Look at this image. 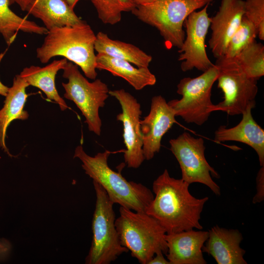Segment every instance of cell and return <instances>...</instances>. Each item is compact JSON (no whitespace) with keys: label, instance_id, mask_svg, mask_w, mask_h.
Returning a JSON list of instances; mask_svg holds the SVG:
<instances>
[{"label":"cell","instance_id":"cell-21","mask_svg":"<svg viewBox=\"0 0 264 264\" xmlns=\"http://www.w3.org/2000/svg\"><path fill=\"white\" fill-rule=\"evenodd\" d=\"M67 62V60L64 58L54 60L44 67L31 66L24 68L20 75L29 86L40 89L47 99L55 102L62 110H65L68 106L58 92L55 79L58 71L63 69Z\"/></svg>","mask_w":264,"mask_h":264},{"label":"cell","instance_id":"cell-27","mask_svg":"<svg viewBox=\"0 0 264 264\" xmlns=\"http://www.w3.org/2000/svg\"><path fill=\"white\" fill-rule=\"evenodd\" d=\"M244 16L255 26L257 36L264 40V0H246Z\"/></svg>","mask_w":264,"mask_h":264},{"label":"cell","instance_id":"cell-20","mask_svg":"<svg viewBox=\"0 0 264 264\" xmlns=\"http://www.w3.org/2000/svg\"><path fill=\"white\" fill-rule=\"evenodd\" d=\"M96 63V69L108 71L113 76L124 79L136 90L153 86L156 82L155 76L148 67H135L125 60L97 53Z\"/></svg>","mask_w":264,"mask_h":264},{"label":"cell","instance_id":"cell-28","mask_svg":"<svg viewBox=\"0 0 264 264\" xmlns=\"http://www.w3.org/2000/svg\"><path fill=\"white\" fill-rule=\"evenodd\" d=\"M257 192L252 199L254 204L261 203L264 200V166H261L256 177Z\"/></svg>","mask_w":264,"mask_h":264},{"label":"cell","instance_id":"cell-14","mask_svg":"<svg viewBox=\"0 0 264 264\" xmlns=\"http://www.w3.org/2000/svg\"><path fill=\"white\" fill-rule=\"evenodd\" d=\"M243 0H221L216 15L210 18L209 47L217 59L224 56L227 44L244 15Z\"/></svg>","mask_w":264,"mask_h":264},{"label":"cell","instance_id":"cell-33","mask_svg":"<svg viewBox=\"0 0 264 264\" xmlns=\"http://www.w3.org/2000/svg\"><path fill=\"white\" fill-rule=\"evenodd\" d=\"M135 6L143 5L153 2L154 0H131Z\"/></svg>","mask_w":264,"mask_h":264},{"label":"cell","instance_id":"cell-31","mask_svg":"<svg viewBox=\"0 0 264 264\" xmlns=\"http://www.w3.org/2000/svg\"><path fill=\"white\" fill-rule=\"evenodd\" d=\"M32 0H13L14 3L19 5L21 10L25 11Z\"/></svg>","mask_w":264,"mask_h":264},{"label":"cell","instance_id":"cell-2","mask_svg":"<svg viewBox=\"0 0 264 264\" xmlns=\"http://www.w3.org/2000/svg\"><path fill=\"white\" fill-rule=\"evenodd\" d=\"M111 153L106 150L91 156L80 145L75 150L74 158L81 160L85 173L102 187L114 204L134 211L146 212L154 199L153 192L143 184L128 181L121 172L111 169L108 163Z\"/></svg>","mask_w":264,"mask_h":264},{"label":"cell","instance_id":"cell-32","mask_svg":"<svg viewBox=\"0 0 264 264\" xmlns=\"http://www.w3.org/2000/svg\"><path fill=\"white\" fill-rule=\"evenodd\" d=\"M4 53H1L0 55V62ZM9 88L3 84L0 80V94L5 96L7 93Z\"/></svg>","mask_w":264,"mask_h":264},{"label":"cell","instance_id":"cell-23","mask_svg":"<svg viewBox=\"0 0 264 264\" xmlns=\"http://www.w3.org/2000/svg\"><path fill=\"white\" fill-rule=\"evenodd\" d=\"M13 0H0V33L8 45L16 38L19 31L39 35L46 34L48 30L34 22L22 18L10 8Z\"/></svg>","mask_w":264,"mask_h":264},{"label":"cell","instance_id":"cell-24","mask_svg":"<svg viewBox=\"0 0 264 264\" xmlns=\"http://www.w3.org/2000/svg\"><path fill=\"white\" fill-rule=\"evenodd\" d=\"M238 62L250 77L258 80L264 75V46L256 40L236 57Z\"/></svg>","mask_w":264,"mask_h":264},{"label":"cell","instance_id":"cell-34","mask_svg":"<svg viewBox=\"0 0 264 264\" xmlns=\"http://www.w3.org/2000/svg\"><path fill=\"white\" fill-rule=\"evenodd\" d=\"M66 1L67 2L69 6L73 9H74V8L75 7L76 4L80 0H66Z\"/></svg>","mask_w":264,"mask_h":264},{"label":"cell","instance_id":"cell-15","mask_svg":"<svg viewBox=\"0 0 264 264\" xmlns=\"http://www.w3.org/2000/svg\"><path fill=\"white\" fill-rule=\"evenodd\" d=\"M208 235V231L202 229L166 233L167 259L170 264H207L202 248Z\"/></svg>","mask_w":264,"mask_h":264},{"label":"cell","instance_id":"cell-6","mask_svg":"<svg viewBox=\"0 0 264 264\" xmlns=\"http://www.w3.org/2000/svg\"><path fill=\"white\" fill-rule=\"evenodd\" d=\"M96 194L92 221V238L85 262L87 264H110L128 250L120 242L115 221L114 203L106 192L93 181Z\"/></svg>","mask_w":264,"mask_h":264},{"label":"cell","instance_id":"cell-3","mask_svg":"<svg viewBox=\"0 0 264 264\" xmlns=\"http://www.w3.org/2000/svg\"><path fill=\"white\" fill-rule=\"evenodd\" d=\"M45 35L43 44L36 49L37 58L42 63L62 56L79 66L87 77L96 79V35L86 21L54 28Z\"/></svg>","mask_w":264,"mask_h":264},{"label":"cell","instance_id":"cell-7","mask_svg":"<svg viewBox=\"0 0 264 264\" xmlns=\"http://www.w3.org/2000/svg\"><path fill=\"white\" fill-rule=\"evenodd\" d=\"M218 87L223 93V100L213 104L212 112L221 110L228 115L242 114L249 105H256L257 80L249 77L235 57L217 59Z\"/></svg>","mask_w":264,"mask_h":264},{"label":"cell","instance_id":"cell-25","mask_svg":"<svg viewBox=\"0 0 264 264\" xmlns=\"http://www.w3.org/2000/svg\"><path fill=\"white\" fill-rule=\"evenodd\" d=\"M99 19L105 24H115L121 20L122 13L132 11L136 6L131 0H91Z\"/></svg>","mask_w":264,"mask_h":264},{"label":"cell","instance_id":"cell-8","mask_svg":"<svg viewBox=\"0 0 264 264\" xmlns=\"http://www.w3.org/2000/svg\"><path fill=\"white\" fill-rule=\"evenodd\" d=\"M63 70V77L68 80L67 83H62L64 97L75 104L85 117L88 130L99 136L102 121L99 110L105 106L109 97L108 86L100 79L89 82L81 73L78 66L70 61Z\"/></svg>","mask_w":264,"mask_h":264},{"label":"cell","instance_id":"cell-18","mask_svg":"<svg viewBox=\"0 0 264 264\" xmlns=\"http://www.w3.org/2000/svg\"><path fill=\"white\" fill-rule=\"evenodd\" d=\"M28 86L20 74L17 75L5 96L4 105L0 110V147L8 154H10L5 144L8 127L13 121L24 120L29 116L27 112L23 110L28 96L26 88Z\"/></svg>","mask_w":264,"mask_h":264},{"label":"cell","instance_id":"cell-29","mask_svg":"<svg viewBox=\"0 0 264 264\" xmlns=\"http://www.w3.org/2000/svg\"><path fill=\"white\" fill-rule=\"evenodd\" d=\"M11 245L6 240L0 239V261L7 258L10 250Z\"/></svg>","mask_w":264,"mask_h":264},{"label":"cell","instance_id":"cell-17","mask_svg":"<svg viewBox=\"0 0 264 264\" xmlns=\"http://www.w3.org/2000/svg\"><path fill=\"white\" fill-rule=\"evenodd\" d=\"M256 105H249L242 114V117L236 126L228 128L220 126L215 132L217 142L234 141L248 145L256 152L261 166H264V130L254 119L251 110Z\"/></svg>","mask_w":264,"mask_h":264},{"label":"cell","instance_id":"cell-10","mask_svg":"<svg viewBox=\"0 0 264 264\" xmlns=\"http://www.w3.org/2000/svg\"><path fill=\"white\" fill-rule=\"evenodd\" d=\"M169 143L170 150L179 164L181 179L189 184H204L216 195L220 196V187L212 178V176L219 178L220 175L206 159L203 139L196 138L184 132Z\"/></svg>","mask_w":264,"mask_h":264},{"label":"cell","instance_id":"cell-4","mask_svg":"<svg viewBox=\"0 0 264 264\" xmlns=\"http://www.w3.org/2000/svg\"><path fill=\"white\" fill-rule=\"evenodd\" d=\"M115 226L121 244L142 264L159 252H167L166 232L159 223L146 212L120 207Z\"/></svg>","mask_w":264,"mask_h":264},{"label":"cell","instance_id":"cell-1","mask_svg":"<svg viewBox=\"0 0 264 264\" xmlns=\"http://www.w3.org/2000/svg\"><path fill=\"white\" fill-rule=\"evenodd\" d=\"M190 184L171 177L167 169L153 183L154 199L146 213L172 233L191 229H202L201 213L208 197L197 198L190 193Z\"/></svg>","mask_w":264,"mask_h":264},{"label":"cell","instance_id":"cell-19","mask_svg":"<svg viewBox=\"0 0 264 264\" xmlns=\"http://www.w3.org/2000/svg\"><path fill=\"white\" fill-rule=\"evenodd\" d=\"M26 11L40 19L48 30L72 26L83 21L76 15L66 0H32Z\"/></svg>","mask_w":264,"mask_h":264},{"label":"cell","instance_id":"cell-26","mask_svg":"<svg viewBox=\"0 0 264 264\" xmlns=\"http://www.w3.org/2000/svg\"><path fill=\"white\" fill-rule=\"evenodd\" d=\"M257 36L255 26L243 15L239 27L230 38L222 57L226 58L236 57L255 40Z\"/></svg>","mask_w":264,"mask_h":264},{"label":"cell","instance_id":"cell-11","mask_svg":"<svg viewBox=\"0 0 264 264\" xmlns=\"http://www.w3.org/2000/svg\"><path fill=\"white\" fill-rule=\"evenodd\" d=\"M209 4L201 10L192 12L184 21L186 36L178 51V60L182 61L180 66L184 72L195 68L203 72L214 66L205 50V38L210 24L207 13Z\"/></svg>","mask_w":264,"mask_h":264},{"label":"cell","instance_id":"cell-13","mask_svg":"<svg viewBox=\"0 0 264 264\" xmlns=\"http://www.w3.org/2000/svg\"><path fill=\"white\" fill-rule=\"evenodd\" d=\"M175 117L164 97L152 98L149 113L140 121L145 160L152 159L159 152L162 138L176 122Z\"/></svg>","mask_w":264,"mask_h":264},{"label":"cell","instance_id":"cell-16","mask_svg":"<svg viewBox=\"0 0 264 264\" xmlns=\"http://www.w3.org/2000/svg\"><path fill=\"white\" fill-rule=\"evenodd\" d=\"M208 232L203 252L211 256L218 264H247L244 259L245 251L240 246L243 237L239 230L216 225Z\"/></svg>","mask_w":264,"mask_h":264},{"label":"cell","instance_id":"cell-5","mask_svg":"<svg viewBox=\"0 0 264 264\" xmlns=\"http://www.w3.org/2000/svg\"><path fill=\"white\" fill-rule=\"evenodd\" d=\"M214 0H154L136 6L131 11L139 20L155 27L167 48H181L185 37L183 29L187 17Z\"/></svg>","mask_w":264,"mask_h":264},{"label":"cell","instance_id":"cell-30","mask_svg":"<svg viewBox=\"0 0 264 264\" xmlns=\"http://www.w3.org/2000/svg\"><path fill=\"white\" fill-rule=\"evenodd\" d=\"M162 252H159L148 262V264H170L168 260L165 258Z\"/></svg>","mask_w":264,"mask_h":264},{"label":"cell","instance_id":"cell-22","mask_svg":"<svg viewBox=\"0 0 264 264\" xmlns=\"http://www.w3.org/2000/svg\"><path fill=\"white\" fill-rule=\"evenodd\" d=\"M95 50L109 56L127 61L138 67H148L152 57L133 44L110 39L103 32L96 35Z\"/></svg>","mask_w":264,"mask_h":264},{"label":"cell","instance_id":"cell-12","mask_svg":"<svg viewBox=\"0 0 264 264\" xmlns=\"http://www.w3.org/2000/svg\"><path fill=\"white\" fill-rule=\"evenodd\" d=\"M109 93L118 101L122 108V111L117 115L116 119L123 126V137L126 148L123 151L125 162L129 168L137 169L145 160L140 124V104L124 89L110 90Z\"/></svg>","mask_w":264,"mask_h":264},{"label":"cell","instance_id":"cell-9","mask_svg":"<svg viewBox=\"0 0 264 264\" xmlns=\"http://www.w3.org/2000/svg\"><path fill=\"white\" fill-rule=\"evenodd\" d=\"M218 76V67L214 64L197 77L181 79L176 92L182 98L168 102L176 116H180L188 123L199 126L206 122L212 112L211 90Z\"/></svg>","mask_w":264,"mask_h":264}]
</instances>
